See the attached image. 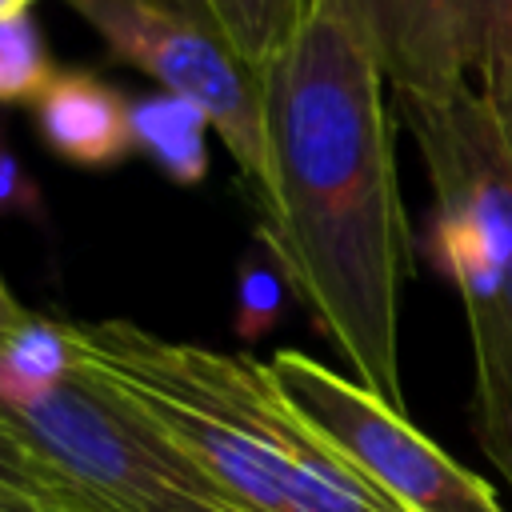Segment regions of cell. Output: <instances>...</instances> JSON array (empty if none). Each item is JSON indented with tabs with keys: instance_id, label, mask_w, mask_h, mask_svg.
<instances>
[{
	"instance_id": "7",
	"label": "cell",
	"mask_w": 512,
	"mask_h": 512,
	"mask_svg": "<svg viewBox=\"0 0 512 512\" xmlns=\"http://www.w3.org/2000/svg\"><path fill=\"white\" fill-rule=\"evenodd\" d=\"M512 0H368L360 32L396 96H452L480 84Z\"/></svg>"
},
{
	"instance_id": "4",
	"label": "cell",
	"mask_w": 512,
	"mask_h": 512,
	"mask_svg": "<svg viewBox=\"0 0 512 512\" xmlns=\"http://www.w3.org/2000/svg\"><path fill=\"white\" fill-rule=\"evenodd\" d=\"M0 412L44 456L124 512H248L176 440L80 364L48 396Z\"/></svg>"
},
{
	"instance_id": "2",
	"label": "cell",
	"mask_w": 512,
	"mask_h": 512,
	"mask_svg": "<svg viewBox=\"0 0 512 512\" xmlns=\"http://www.w3.org/2000/svg\"><path fill=\"white\" fill-rule=\"evenodd\" d=\"M84 372L116 388L248 512H396L276 392L264 360L148 332L68 320Z\"/></svg>"
},
{
	"instance_id": "11",
	"label": "cell",
	"mask_w": 512,
	"mask_h": 512,
	"mask_svg": "<svg viewBox=\"0 0 512 512\" xmlns=\"http://www.w3.org/2000/svg\"><path fill=\"white\" fill-rule=\"evenodd\" d=\"M72 372L76 352L68 320L32 312V320L0 344V408H24L60 388Z\"/></svg>"
},
{
	"instance_id": "13",
	"label": "cell",
	"mask_w": 512,
	"mask_h": 512,
	"mask_svg": "<svg viewBox=\"0 0 512 512\" xmlns=\"http://www.w3.org/2000/svg\"><path fill=\"white\" fill-rule=\"evenodd\" d=\"M288 296H292V288H288V280H284L268 240L256 228L252 248L244 252L240 272H236V320H232L236 336L244 344H256L260 336H268L280 324Z\"/></svg>"
},
{
	"instance_id": "5",
	"label": "cell",
	"mask_w": 512,
	"mask_h": 512,
	"mask_svg": "<svg viewBox=\"0 0 512 512\" xmlns=\"http://www.w3.org/2000/svg\"><path fill=\"white\" fill-rule=\"evenodd\" d=\"M264 368L288 408L396 512H504L484 476L456 464L408 420V412L384 404L352 376L296 348L272 352Z\"/></svg>"
},
{
	"instance_id": "15",
	"label": "cell",
	"mask_w": 512,
	"mask_h": 512,
	"mask_svg": "<svg viewBox=\"0 0 512 512\" xmlns=\"http://www.w3.org/2000/svg\"><path fill=\"white\" fill-rule=\"evenodd\" d=\"M476 92L492 108V116L500 124V136H504V144L512 152V16L504 20V28L492 40V52L484 60V72H480Z\"/></svg>"
},
{
	"instance_id": "1",
	"label": "cell",
	"mask_w": 512,
	"mask_h": 512,
	"mask_svg": "<svg viewBox=\"0 0 512 512\" xmlns=\"http://www.w3.org/2000/svg\"><path fill=\"white\" fill-rule=\"evenodd\" d=\"M256 84L268 164L260 236L352 380L404 412L400 296L412 244L388 80L360 24L320 8L256 72Z\"/></svg>"
},
{
	"instance_id": "3",
	"label": "cell",
	"mask_w": 512,
	"mask_h": 512,
	"mask_svg": "<svg viewBox=\"0 0 512 512\" xmlns=\"http://www.w3.org/2000/svg\"><path fill=\"white\" fill-rule=\"evenodd\" d=\"M432 216L428 252L456 288L472 336V436L512 492V152L476 88L400 96Z\"/></svg>"
},
{
	"instance_id": "18",
	"label": "cell",
	"mask_w": 512,
	"mask_h": 512,
	"mask_svg": "<svg viewBox=\"0 0 512 512\" xmlns=\"http://www.w3.org/2000/svg\"><path fill=\"white\" fill-rule=\"evenodd\" d=\"M364 4H368V0H308L312 12H320V8H336V12H344V16L356 20V24H360V16H364Z\"/></svg>"
},
{
	"instance_id": "10",
	"label": "cell",
	"mask_w": 512,
	"mask_h": 512,
	"mask_svg": "<svg viewBox=\"0 0 512 512\" xmlns=\"http://www.w3.org/2000/svg\"><path fill=\"white\" fill-rule=\"evenodd\" d=\"M132 144L172 184H200L208 176V116L168 92L132 100Z\"/></svg>"
},
{
	"instance_id": "21",
	"label": "cell",
	"mask_w": 512,
	"mask_h": 512,
	"mask_svg": "<svg viewBox=\"0 0 512 512\" xmlns=\"http://www.w3.org/2000/svg\"><path fill=\"white\" fill-rule=\"evenodd\" d=\"M4 152H8V148H4V132H0V156H4Z\"/></svg>"
},
{
	"instance_id": "8",
	"label": "cell",
	"mask_w": 512,
	"mask_h": 512,
	"mask_svg": "<svg viewBox=\"0 0 512 512\" xmlns=\"http://www.w3.org/2000/svg\"><path fill=\"white\" fill-rule=\"evenodd\" d=\"M128 108L132 100H124V92L108 80L80 68H64L48 80V88L32 104V116L52 156L72 168L104 172L136 152Z\"/></svg>"
},
{
	"instance_id": "9",
	"label": "cell",
	"mask_w": 512,
	"mask_h": 512,
	"mask_svg": "<svg viewBox=\"0 0 512 512\" xmlns=\"http://www.w3.org/2000/svg\"><path fill=\"white\" fill-rule=\"evenodd\" d=\"M0 504L32 512H124L52 456H44L4 412H0Z\"/></svg>"
},
{
	"instance_id": "14",
	"label": "cell",
	"mask_w": 512,
	"mask_h": 512,
	"mask_svg": "<svg viewBox=\"0 0 512 512\" xmlns=\"http://www.w3.org/2000/svg\"><path fill=\"white\" fill-rule=\"evenodd\" d=\"M56 76L44 36L28 12L0 20V104H36Z\"/></svg>"
},
{
	"instance_id": "12",
	"label": "cell",
	"mask_w": 512,
	"mask_h": 512,
	"mask_svg": "<svg viewBox=\"0 0 512 512\" xmlns=\"http://www.w3.org/2000/svg\"><path fill=\"white\" fill-rule=\"evenodd\" d=\"M224 40L236 48V56L260 72L312 16L308 0H196Z\"/></svg>"
},
{
	"instance_id": "16",
	"label": "cell",
	"mask_w": 512,
	"mask_h": 512,
	"mask_svg": "<svg viewBox=\"0 0 512 512\" xmlns=\"http://www.w3.org/2000/svg\"><path fill=\"white\" fill-rule=\"evenodd\" d=\"M12 212L40 216V188L28 176V168L20 164V156L4 152L0 156V216H12Z\"/></svg>"
},
{
	"instance_id": "17",
	"label": "cell",
	"mask_w": 512,
	"mask_h": 512,
	"mask_svg": "<svg viewBox=\"0 0 512 512\" xmlns=\"http://www.w3.org/2000/svg\"><path fill=\"white\" fill-rule=\"evenodd\" d=\"M28 320H32V308H24V304L16 300V292L0 280V344H4L16 328H24Z\"/></svg>"
},
{
	"instance_id": "19",
	"label": "cell",
	"mask_w": 512,
	"mask_h": 512,
	"mask_svg": "<svg viewBox=\"0 0 512 512\" xmlns=\"http://www.w3.org/2000/svg\"><path fill=\"white\" fill-rule=\"evenodd\" d=\"M28 4H32V0H0V20H8V16H20V12H28Z\"/></svg>"
},
{
	"instance_id": "6",
	"label": "cell",
	"mask_w": 512,
	"mask_h": 512,
	"mask_svg": "<svg viewBox=\"0 0 512 512\" xmlns=\"http://www.w3.org/2000/svg\"><path fill=\"white\" fill-rule=\"evenodd\" d=\"M104 48L160 84V92L196 104L208 128L236 160L248 192L260 200L264 104L256 72L236 56L216 20L196 0H68Z\"/></svg>"
},
{
	"instance_id": "20",
	"label": "cell",
	"mask_w": 512,
	"mask_h": 512,
	"mask_svg": "<svg viewBox=\"0 0 512 512\" xmlns=\"http://www.w3.org/2000/svg\"><path fill=\"white\" fill-rule=\"evenodd\" d=\"M0 512H32V508H16V504H0Z\"/></svg>"
}]
</instances>
